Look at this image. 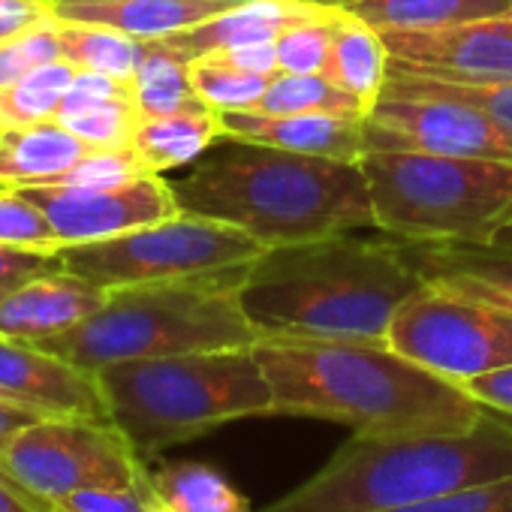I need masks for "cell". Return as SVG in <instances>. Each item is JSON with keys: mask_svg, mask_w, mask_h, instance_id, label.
<instances>
[{"mask_svg": "<svg viewBox=\"0 0 512 512\" xmlns=\"http://www.w3.org/2000/svg\"><path fill=\"white\" fill-rule=\"evenodd\" d=\"M398 238L335 232L266 247L238 299L260 338L386 341L395 314L425 287Z\"/></svg>", "mask_w": 512, "mask_h": 512, "instance_id": "6da1fadb", "label": "cell"}, {"mask_svg": "<svg viewBox=\"0 0 512 512\" xmlns=\"http://www.w3.org/2000/svg\"><path fill=\"white\" fill-rule=\"evenodd\" d=\"M275 416H314L350 425L356 434H434L467 431L485 407L389 341H256Z\"/></svg>", "mask_w": 512, "mask_h": 512, "instance_id": "7a4b0ae2", "label": "cell"}, {"mask_svg": "<svg viewBox=\"0 0 512 512\" xmlns=\"http://www.w3.org/2000/svg\"><path fill=\"white\" fill-rule=\"evenodd\" d=\"M181 211L229 223L266 247L374 226L359 163L220 136L169 181Z\"/></svg>", "mask_w": 512, "mask_h": 512, "instance_id": "3957f363", "label": "cell"}, {"mask_svg": "<svg viewBox=\"0 0 512 512\" xmlns=\"http://www.w3.org/2000/svg\"><path fill=\"white\" fill-rule=\"evenodd\" d=\"M503 476H512V425L485 410L467 431H353L314 476L260 512H386Z\"/></svg>", "mask_w": 512, "mask_h": 512, "instance_id": "277c9868", "label": "cell"}, {"mask_svg": "<svg viewBox=\"0 0 512 512\" xmlns=\"http://www.w3.org/2000/svg\"><path fill=\"white\" fill-rule=\"evenodd\" d=\"M247 266L109 290L94 317L37 347L88 371L133 359L256 347L260 332L238 299Z\"/></svg>", "mask_w": 512, "mask_h": 512, "instance_id": "5b68a950", "label": "cell"}, {"mask_svg": "<svg viewBox=\"0 0 512 512\" xmlns=\"http://www.w3.org/2000/svg\"><path fill=\"white\" fill-rule=\"evenodd\" d=\"M97 380L112 422L142 458L235 419L275 416V392L253 347L115 362Z\"/></svg>", "mask_w": 512, "mask_h": 512, "instance_id": "8992f818", "label": "cell"}, {"mask_svg": "<svg viewBox=\"0 0 512 512\" xmlns=\"http://www.w3.org/2000/svg\"><path fill=\"white\" fill-rule=\"evenodd\" d=\"M374 229L404 244H494L512 226V163L425 151H365L359 160Z\"/></svg>", "mask_w": 512, "mask_h": 512, "instance_id": "52a82bcc", "label": "cell"}, {"mask_svg": "<svg viewBox=\"0 0 512 512\" xmlns=\"http://www.w3.org/2000/svg\"><path fill=\"white\" fill-rule=\"evenodd\" d=\"M263 253L266 244L253 235L229 223L181 211L163 223L142 226L109 241L67 247L58 253V263L103 290H121L253 263Z\"/></svg>", "mask_w": 512, "mask_h": 512, "instance_id": "ba28073f", "label": "cell"}, {"mask_svg": "<svg viewBox=\"0 0 512 512\" xmlns=\"http://www.w3.org/2000/svg\"><path fill=\"white\" fill-rule=\"evenodd\" d=\"M386 341L422 368L467 383L512 365V305L425 281L395 314Z\"/></svg>", "mask_w": 512, "mask_h": 512, "instance_id": "9c48e42d", "label": "cell"}, {"mask_svg": "<svg viewBox=\"0 0 512 512\" xmlns=\"http://www.w3.org/2000/svg\"><path fill=\"white\" fill-rule=\"evenodd\" d=\"M0 470L46 503L106 485H151L145 458L115 422L40 419L0 449Z\"/></svg>", "mask_w": 512, "mask_h": 512, "instance_id": "30bf717a", "label": "cell"}, {"mask_svg": "<svg viewBox=\"0 0 512 512\" xmlns=\"http://www.w3.org/2000/svg\"><path fill=\"white\" fill-rule=\"evenodd\" d=\"M365 151H425L512 163V139L479 109L404 79H386L365 115Z\"/></svg>", "mask_w": 512, "mask_h": 512, "instance_id": "8fae6325", "label": "cell"}, {"mask_svg": "<svg viewBox=\"0 0 512 512\" xmlns=\"http://www.w3.org/2000/svg\"><path fill=\"white\" fill-rule=\"evenodd\" d=\"M52 220L64 250L127 235L142 226L181 214V205L163 175H142L115 187H25Z\"/></svg>", "mask_w": 512, "mask_h": 512, "instance_id": "7c38bea8", "label": "cell"}, {"mask_svg": "<svg viewBox=\"0 0 512 512\" xmlns=\"http://www.w3.org/2000/svg\"><path fill=\"white\" fill-rule=\"evenodd\" d=\"M389 49V73L440 82L512 79V19H482L434 31H380Z\"/></svg>", "mask_w": 512, "mask_h": 512, "instance_id": "4fadbf2b", "label": "cell"}, {"mask_svg": "<svg viewBox=\"0 0 512 512\" xmlns=\"http://www.w3.org/2000/svg\"><path fill=\"white\" fill-rule=\"evenodd\" d=\"M0 398L46 419L112 422L97 371L25 341L0 338Z\"/></svg>", "mask_w": 512, "mask_h": 512, "instance_id": "5bb4252c", "label": "cell"}, {"mask_svg": "<svg viewBox=\"0 0 512 512\" xmlns=\"http://www.w3.org/2000/svg\"><path fill=\"white\" fill-rule=\"evenodd\" d=\"M106 299L109 290L67 269H52L4 293L0 299V338L25 344L52 341L94 317Z\"/></svg>", "mask_w": 512, "mask_h": 512, "instance_id": "9a60e30c", "label": "cell"}, {"mask_svg": "<svg viewBox=\"0 0 512 512\" xmlns=\"http://www.w3.org/2000/svg\"><path fill=\"white\" fill-rule=\"evenodd\" d=\"M220 127L223 136L260 142L308 157L359 163L365 154V115H335V112L272 115L260 109H244V112H220Z\"/></svg>", "mask_w": 512, "mask_h": 512, "instance_id": "2e32d148", "label": "cell"}, {"mask_svg": "<svg viewBox=\"0 0 512 512\" xmlns=\"http://www.w3.org/2000/svg\"><path fill=\"white\" fill-rule=\"evenodd\" d=\"M226 7H232L226 0H52V16L61 22L103 25L151 43L196 28Z\"/></svg>", "mask_w": 512, "mask_h": 512, "instance_id": "e0dca14e", "label": "cell"}, {"mask_svg": "<svg viewBox=\"0 0 512 512\" xmlns=\"http://www.w3.org/2000/svg\"><path fill=\"white\" fill-rule=\"evenodd\" d=\"M55 121L88 148H127L142 115L130 82L79 70Z\"/></svg>", "mask_w": 512, "mask_h": 512, "instance_id": "ac0fdd59", "label": "cell"}, {"mask_svg": "<svg viewBox=\"0 0 512 512\" xmlns=\"http://www.w3.org/2000/svg\"><path fill=\"white\" fill-rule=\"evenodd\" d=\"M311 7L314 4H299V0H247V4L226 7L223 13L196 28L163 37L160 43L190 64L193 58L211 52H232L247 43L278 40V34L296 19H302Z\"/></svg>", "mask_w": 512, "mask_h": 512, "instance_id": "d6986e66", "label": "cell"}, {"mask_svg": "<svg viewBox=\"0 0 512 512\" xmlns=\"http://www.w3.org/2000/svg\"><path fill=\"white\" fill-rule=\"evenodd\" d=\"M425 281L512 305V241L494 244H407Z\"/></svg>", "mask_w": 512, "mask_h": 512, "instance_id": "ffe728a7", "label": "cell"}, {"mask_svg": "<svg viewBox=\"0 0 512 512\" xmlns=\"http://www.w3.org/2000/svg\"><path fill=\"white\" fill-rule=\"evenodd\" d=\"M85 151L91 148L58 121L0 130V190L52 184Z\"/></svg>", "mask_w": 512, "mask_h": 512, "instance_id": "44dd1931", "label": "cell"}, {"mask_svg": "<svg viewBox=\"0 0 512 512\" xmlns=\"http://www.w3.org/2000/svg\"><path fill=\"white\" fill-rule=\"evenodd\" d=\"M323 76L371 109L389 79V49L383 34L350 10L332 7V49Z\"/></svg>", "mask_w": 512, "mask_h": 512, "instance_id": "7402d4cb", "label": "cell"}, {"mask_svg": "<svg viewBox=\"0 0 512 512\" xmlns=\"http://www.w3.org/2000/svg\"><path fill=\"white\" fill-rule=\"evenodd\" d=\"M223 136L220 112L202 106L172 115L142 118L133 133V151L151 175L196 163Z\"/></svg>", "mask_w": 512, "mask_h": 512, "instance_id": "603a6c76", "label": "cell"}, {"mask_svg": "<svg viewBox=\"0 0 512 512\" xmlns=\"http://www.w3.org/2000/svg\"><path fill=\"white\" fill-rule=\"evenodd\" d=\"M344 10L377 31H434L512 16V0H353Z\"/></svg>", "mask_w": 512, "mask_h": 512, "instance_id": "cb8c5ba5", "label": "cell"}, {"mask_svg": "<svg viewBox=\"0 0 512 512\" xmlns=\"http://www.w3.org/2000/svg\"><path fill=\"white\" fill-rule=\"evenodd\" d=\"M151 479L166 512H250L247 497L211 464L166 461L151 470Z\"/></svg>", "mask_w": 512, "mask_h": 512, "instance_id": "d4e9b609", "label": "cell"}, {"mask_svg": "<svg viewBox=\"0 0 512 512\" xmlns=\"http://www.w3.org/2000/svg\"><path fill=\"white\" fill-rule=\"evenodd\" d=\"M55 28L61 43V58L70 61L76 70L133 82L139 61L145 55L142 40H133L103 25H82V22H61V19H55Z\"/></svg>", "mask_w": 512, "mask_h": 512, "instance_id": "484cf974", "label": "cell"}, {"mask_svg": "<svg viewBox=\"0 0 512 512\" xmlns=\"http://www.w3.org/2000/svg\"><path fill=\"white\" fill-rule=\"evenodd\" d=\"M130 85L142 118L205 106L190 82V64L178 58L172 49H166L160 40L145 43V55Z\"/></svg>", "mask_w": 512, "mask_h": 512, "instance_id": "4316f807", "label": "cell"}, {"mask_svg": "<svg viewBox=\"0 0 512 512\" xmlns=\"http://www.w3.org/2000/svg\"><path fill=\"white\" fill-rule=\"evenodd\" d=\"M76 73L79 70L70 61L58 58L52 64L31 70L19 82L0 88V130L55 121Z\"/></svg>", "mask_w": 512, "mask_h": 512, "instance_id": "83f0119b", "label": "cell"}, {"mask_svg": "<svg viewBox=\"0 0 512 512\" xmlns=\"http://www.w3.org/2000/svg\"><path fill=\"white\" fill-rule=\"evenodd\" d=\"M190 82L199 100L214 112H244L256 109L272 85V79L235 67L223 52H211L190 61Z\"/></svg>", "mask_w": 512, "mask_h": 512, "instance_id": "f1b7e54d", "label": "cell"}, {"mask_svg": "<svg viewBox=\"0 0 512 512\" xmlns=\"http://www.w3.org/2000/svg\"><path fill=\"white\" fill-rule=\"evenodd\" d=\"M260 112L272 115H302V112H335V115H368L362 100H356L350 91L338 88L329 76H293L281 73L266 88Z\"/></svg>", "mask_w": 512, "mask_h": 512, "instance_id": "f546056e", "label": "cell"}, {"mask_svg": "<svg viewBox=\"0 0 512 512\" xmlns=\"http://www.w3.org/2000/svg\"><path fill=\"white\" fill-rule=\"evenodd\" d=\"M275 46H278L281 73H293V76L326 73L329 49H332V7L314 4L302 19H296L278 34Z\"/></svg>", "mask_w": 512, "mask_h": 512, "instance_id": "4dcf8cb0", "label": "cell"}, {"mask_svg": "<svg viewBox=\"0 0 512 512\" xmlns=\"http://www.w3.org/2000/svg\"><path fill=\"white\" fill-rule=\"evenodd\" d=\"M0 244L49 256L64 250L49 214L22 190H0Z\"/></svg>", "mask_w": 512, "mask_h": 512, "instance_id": "1f68e13d", "label": "cell"}, {"mask_svg": "<svg viewBox=\"0 0 512 512\" xmlns=\"http://www.w3.org/2000/svg\"><path fill=\"white\" fill-rule=\"evenodd\" d=\"M151 175L133 145L127 148H91L85 151L67 172H61L52 184L55 187H115L133 178Z\"/></svg>", "mask_w": 512, "mask_h": 512, "instance_id": "d6a6232c", "label": "cell"}, {"mask_svg": "<svg viewBox=\"0 0 512 512\" xmlns=\"http://www.w3.org/2000/svg\"><path fill=\"white\" fill-rule=\"evenodd\" d=\"M389 79H404V82L419 85L425 91L461 100V103L485 112L512 139V79H503V82H440V79H425V76H410V73H389Z\"/></svg>", "mask_w": 512, "mask_h": 512, "instance_id": "836d02e7", "label": "cell"}, {"mask_svg": "<svg viewBox=\"0 0 512 512\" xmlns=\"http://www.w3.org/2000/svg\"><path fill=\"white\" fill-rule=\"evenodd\" d=\"M58 58H61V43H58V28L52 16L49 22H40L0 43V88L19 82L31 70L52 64Z\"/></svg>", "mask_w": 512, "mask_h": 512, "instance_id": "e575fe53", "label": "cell"}, {"mask_svg": "<svg viewBox=\"0 0 512 512\" xmlns=\"http://www.w3.org/2000/svg\"><path fill=\"white\" fill-rule=\"evenodd\" d=\"M386 512H512V476L494 479V482H479L467 488H455L401 509H386Z\"/></svg>", "mask_w": 512, "mask_h": 512, "instance_id": "d590c367", "label": "cell"}, {"mask_svg": "<svg viewBox=\"0 0 512 512\" xmlns=\"http://www.w3.org/2000/svg\"><path fill=\"white\" fill-rule=\"evenodd\" d=\"M55 506L67 512H157L160 500L151 485H106V488H85L67 494Z\"/></svg>", "mask_w": 512, "mask_h": 512, "instance_id": "8d00e7d4", "label": "cell"}, {"mask_svg": "<svg viewBox=\"0 0 512 512\" xmlns=\"http://www.w3.org/2000/svg\"><path fill=\"white\" fill-rule=\"evenodd\" d=\"M52 269H61L58 256L0 244V293H10V290L28 284L31 278L52 272Z\"/></svg>", "mask_w": 512, "mask_h": 512, "instance_id": "74e56055", "label": "cell"}, {"mask_svg": "<svg viewBox=\"0 0 512 512\" xmlns=\"http://www.w3.org/2000/svg\"><path fill=\"white\" fill-rule=\"evenodd\" d=\"M461 386L485 410H494V413H503V416L512 419V365L488 371V374H479V377H470Z\"/></svg>", "mask_w": 512, "mask_h": 512, "instance_id": "f35d334b", "label": "cell"}, {"mask_svg": "<svg viewBox=\"0 0 512 512\" xmlns=\"http://www.w3.org/2000/svg\"><path fill=\"white\" fill-rule=\"evenodd\" d=\"M52 19V0H0V43Z\"/></svg>", "mask_w": 512, "mask_h": 512, "instance_id": "ab89813d", "label": "cell"}, {"mask_svg": "<svg viewBox=\"0 0 512 512\" xmlns=\"http://www.w3.org/2000/svg\"><path fill=\"white\" fill-rule=\"evenodd\" d=\"M235 67L247 70V73H256V76H266V79H275L281 76V64H278V46L275 40H263V43H247V46H238L232 52H223Z\"/></svg>", "mask_w": 512, "mask_h": 512, "instance_id": "60d3db41", "label": "cell"}, {"mask_svg": "<svg viewBox=\"0 0 512 512\" xmlns=\"http://www.w3.org/2000/svg\"><path fill=\"white\" fill-rule=\"evenodd\" d=\"M0 512H52V503L34 497L0 470Z\"/></svg>", "mask_w": 512, "mask_h": 512, "instance_id": "b9f144b4", "label": "cell"}, {"mask_svg": "<svg viewBox=\"0 0 512 512\" xmlns=\"http://www.w3.org/2000/svg\"><path fill=\"white\" fill-rule=\"evenodd\" d=\"M40 419H46V416H40L34 410H25L19 404H10V401L0 398V449H4L19 431H25L28 425H34Z\"/></svg>", "mask_w": 512, "mask_h": 512, "instance_id": "7bdbcfd3", "label": "cell"}, {"mask_svg": "<svg viewBox=\"0 0 512 512\" xmlns=\"http://www.w3.org/2000/svg\"><path fill=\"white\" fill-rule=\"evenodd\" d=\"M299 4H320V7H344V4H353V0H299Z\"/></svg>", "mask_w": 512, "mask_h": 512, "instance_id": "ee69618b", "label": "cell"}, {"mask_svg": "<svg viewBox=\"0 0 512 512\" xmlns=\"http://www.w3.org/2000/svg\"><path fill=\"white\" fill-rule=\"evenodd\" d=\"M226 4H247V0H226Z\"/></svg>", "mask_w": 512, "mask_h": 512, "instance_id": "f6af8a7d", "label": "cell"}, {"mask_svg": "<svg viewBox=\"0 0 512 512\" xmlns=\"http://www.w3.org/2000/svg\"><path fill=\"white\" fill-rule=\"evenodd\" d=\"M52 512H67V509H61V506H52Z\"/></svg>", "mask_w": 512, "mask_h": 512, "instance_id": "bcb514c9", "label": "cell"}, {"mask_svg": "<svg viewBox=\"0 0 512 512\" xmlns=\"http://www.w3.org/2000/svg\"><path fill=\"white\" fill-rule=\"evenodd\" d=\"M157 512H166V509H163V506H160V509H157Z\"/></svg>", "mask_w": 512, "mask_h": 512, "instance_id": "7dc6e473", "label": "cell"}, {"mask_svg": "<svg viewBox=\"0 0 512 512\" xmlns=\"http://www.w3.org/2000/svg\"><path fill=\"white\" fill-rule=\"evenodd\" d=\"M0 299H4V293H0Z\"/></svg>", "mask_w": 512, "mask_h": 512, "instance_id": "c3c4849f", "label": "cell"}, {"mask_svg": "<svg viewBox=\"0 0 512 512\" xmlns=\"http://www.w3.org/2000/svg\"><path fill=\"white\" fill-rule=\"evenodd\" d=\"M509 19H512V16H509Z\"/></svg>", "mask_w": 512, "mask_h": 512, "instance_id": "681fc988", "label": "cell"}]
</instances>
